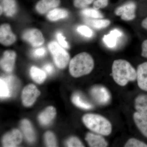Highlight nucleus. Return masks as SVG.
I'll return each mask as SVG.
<instances>
[{
  "label": "nucleus",
  "mask_w": 147,
  "mask_h": 147,
  "mask_svg": "<svg viewBox=\"0 0 147 147\" xmlns=\"http://www.w3.org/2000/svg\"><path fill=\"white\" fill-rule=\"evenodd\" d=\"M112 70L114 81L121 86H125L129 82L137 80V70L125 60L114 61Z\"/></svg>",
  "instance_id": "f257e3e1"
},
{
  "label": "nucleus",
  "mask_w": 147,
  "mask_h": 147,
  "mask_svg": "<svg viewBox=\"0 0 147 147\" xmlns=\"http://www.w3.org/2000/svg\"><path fill=\"white\" fill-rule=\"evenodd\" d=\"M94 66V61L90 54L85 52L80 53L70 61L69 73L74 77H81L90 73Z\"/></svg>",
  "instance_id": "f03ea898"
},
{
  "label": "nucleus",
  "mask_w": 147,
  "mask_h": 147,
  "mask_svg": "<svg viewBox=\"0 0 147 147\" xmlns=\"http://www.w3.org/2000/svg\"><path fill=\"white\" fill-rule=\"evenodd\" d=\"M82 120L87 128L95 133L108 136L112 132V124L103 116L97 114H87L83 116Z\"/></svg>",
  "instance_id": "7ed1b4c3"
},
{
  "label": "nucleus",
  "mask_w": 147,
  "mask_h": 147,
  "mask_svg": "<svg viewBox=\"0 0 147 147\" xmlns=\"http://www.w3.org/2000/svg\"><path fill=\"white\" fill-rule=\"evenodd\" d=\"M48 48L53 55L54 61L59 68L66 67L69 60V55L57 42L53 41L48 45Z\"/></svg>",
  "instance_id": "20e7f679"
},
{
  "label": "nucleus",
  "mask_w": 147,
  "mask_h": 147,
  "mask_svg": "<svg viewBox=\"0 0 147 147\" xmlns=\"http://www.w3.org/2000/svg\"><path fill=\"white\" fill-rule=\"evenodd\" d=\"M136 4L134 2L130 1L116 8L115 13L117 16H120L123 21H131L136 17Z\"/></svg>",
  "instance_id": "39448f33"
},
{
  "label": "nucleus",
  "mask_w": 147,
  "mask_h": 147,
  "mask_svg": "<svg viewBox=\"0 0 147 147\" xmlns=\"http://www.w3.org/2000/svg\"><path fill=\"white\" fill-rule=\"evenodd\" d=\"M40 94V92L33 84H29L25 87L22 93V102L24 106L29 107L35 102Z\"/></svg>",
  "instance_id": "423d86ee"
},
{
  "label": "nucleus",
  "mask_w": 147,
  "mask_h": 147,
  "mask_svg": "<svg viewBox=\"0 0 147 147\" xmlns=\"http://www.w3.org/2000/svg\"><path fill=\"white\" fill-rule=\"evenodd\" d=\"M24 40L28 41L33 47H38L44 42L42 32L38 29H30L24 32L22 35Z\"/></svg>",
  "instance_id": "0eeeda50"
},
{
  "label": "nucleus",
  "mask_w": 147,
  "mask_h": 147,
  "mask_svg": "<svg viewBox=\"0 0 147 147\" xmlns=\"http://www.w3.org/2000/svg\"><path fill=\"white\" fill-rule=\"evenodd\" d=\"M90 94L94 100L101 105L107 104L110 101L111 98L108 90L101 86L93 87L90 90Z\"/></svg>",
  "instance_id": "6e6552de"
},
{
  "label": "nucleus",
  "mask_w": 147,
  "mask_h": 147,
  "mask_svg": "<svg viewBox=\"0 0 147 147\" xmlns=\"http://www.w3.org/2000/svg\"><path fill=\"white\" fill-rule=\"evenodd\" d=\"M16 40V36L12 32L10 26L5 24L0 27V42L5 46L12 45Z\"/></svg>",
  "instance_id": "1a4fd4ad"
},
{
  "label": "nucleus",
  "mask_w": 147,
  "mask_h": 147,
  "mask_svg": "<svg viewBox=\"0 0 147 147\" xmlns=\"http://www.w3.org/2000/svg\"><path fill=\"white\" fill-rule=\"evenodd\" d=\"M22 135L21 132L17 129H13L7 133L3 139L4 147H16L22 142Z\"/></svg>",
  "instance_id": "9d476101"
},
{
  "label": "nucleus",
  "mask_w": 147,
  "mask_h": 147,
  "mask_svg": "<svg viewBox=\"0 0 147 147\" xmlns=\"http://www.w3.org/2000/svg\"><path fill=\"white\" fill-rule=\"evenodd\" d=\"M16 54L12 50H6L4 53L1 60V66L3 69L6 72L12 71L14 67Z\"/></svg>",
  "instance_id": "9b49d317"
},
{
  "label": "nucleus",
  "mask_w": 147,
  "mask_h": 147,
  "mask_svg": "<svg viewBox=\"0 0 147 147\" xmlns=\"http://www.w3.org/2000/svg\"><path fill=\"white\" fill-rule=\"evenodd\" d=\"M137 80L139 88L147 92V62L138 66L137 70Z\"/></svg>",
  "instance_id": "f8f14e48"
},
{
  "label": "nucleus",
  "mask_w": 147,
  "mask_h": 147,
  "mask_svg": "<svg viewBox=\"0 0 147 147\" xmlns=\"http://www.w3.org/2000/svg\"><path fill=\"white\" fill-rule=\"evenodd\" d=\"M86 140L90 147H106L108 146V142L102 135L97 133H88Z\"/></svg>",
  "instance_id": "ddd939ff"
},
{
  "label": "nucleus",
  "mask_w": 147,
  "mask_h": 147,
  "mask_svg": "<svg viewBox=\"0 0 147 147\" xmlns=\"http://www.w3.org/2000/svg\"><path fill=\"white\" fill-rule=\"evenodd\" d=\"M60 3V0H40L37 3L36 9L38 13L43 14L57 7Z\"/></svg>",
  "instance_id": "4468645a"
},
{
  "label": "nucleus",
  "mask_w": 147,
  "mask_h": 147,
  "mask_svg": "<svg viewBox=\"0 0 147 147\" xmlns=\"http://www.w3.org/2000/svg\"><path fill=\"white\" fill-rule=\"evenodd\" d=\"M133 119L139 131L147 138V115L136 112L133 115Z\"/></svg>",
  "instance_id": "2eb2a0df"
},
{
  "label": "nucleus",
  "mask_w": 147,
  "mask_h": 147,
  "mask_svg": "<svg viewBox=\"0 0 147 147\" xmlns=\"http://www.w3.org/2000/svg\"><path fill=\"white\" fill-rule=\"evenodd\" d=\"M56 110L53 106H49L42 112L38 116V120L42 125L49 124L55 117Z\"/></svg>",
  "instance_id": "dca6fc26"
},
{
  "label": "nucleus",
  "mask_w": 147,
  "mask_h": 147,
  "mask_svg": "<svg viewBox=\"0 0 147 147\" xmlns=\"http://www.w3.org/2000/svg\"><path fill=\"white\" fill-rule=\"evenodd\" d=\"M21 127L27 140L30 142H34L35 134L30 122L27 119L23 120L21 122Z\"/></svg>",
  "instance_id": "f3484780"
},
{
  "label": "nucleus",
  "mask_w": 147,
  "mask_h": 147,
  "mask_svg": "<svg viewBox=\"0 0 147 147\" xmlns=\"http://www.w3.org/2000/svg\"><path fill=\"white\" fill-rule=\"evenodd\" d=\"M122 35V34L120 31L115 29L111 31L109 34L104 36L103 41L108 47L113 48L117 44V38L121 36Z\"/></svg>",
  "instance_id": "a211bd4d"
},
{
  "label": "nucleus",
  "mask_w": 147,
  "mask_h": 147,
  "mask_svg": "<svg viewBox=\"0 0 147 147\" xmlns=\"http://www.w3.org/2000/svg\"><path fill=\"white\" fill-rule=\"evenodd\" d=\"M134 107L136 112L147 115V94L138 96L134 100Z\"/></svg>",
  "instance_id": "6ab92c4d"
},
{
  "label": "nucleus",
  "mask_w": 147,
  "mask_h": 147,
  "mask_svg": "<svg viewBox=\"0 0 147 147\" xmlns=\"http://www.w3.org/2000/svg\"><path fill=\"white\" fill-rule=\"evenodd\" d=\"M85 22L90 26L96 29H102L107 28L110 24V21L108 19L102 18H85Z\"/></svg>",
  "instance_id": "aec40b11"
},
{
  "label": "nucleus",
  "mask_w": 147,
  "mask_h": 147,
  "mask_svg": "<svg viewBox=\"0 0 147 147\" xmlns=\"http://www.w3.org/2000/svg\"><path fill=\"white\" fill-rule=\"evenodd\" d=\"M1 5L6 16H13L17 11V5L15 0H3Z\"/></svg>",
  "instance_id": "412c9836"
},
{
  "label": "nucleus",
  "mask_w": 147,
  "mask_h": 147,
  "mask_svg": "<svg viewBox=\"0 0 147 147\" xmlns=\"http://www.w3.org/2000/svg\"><path fill=\"white\" fill-rule=\"evenodd\" d=\"M71 101L74 105L82 109L90 110L93 108V105L84 99L79 93H76L73 94L71 97Z\"/></svg>",
  "instance_id": "4be33fe9"
},
{
  "label": "nucleus",
  "mask_w": 147,
  "mask_h": 147,
  "mask_svg": "<svg viewBox=\"0 0 147 147\" xmlns=\"http://www.w3.org/2000/svg\"><path fill=\"white\" fill-rule=\"evenodd\" d=\"M68 15V12L63 9L55 8L50 11L47 14V18L51 21H57L65 18Z\"/></svg>",
  "instance_id": "5701e85b"
},
{
  "label": "nucleus",
  "mask_w": 147,
  "mask_h": 147,
  "mask_svg": "<svg viewBox=\"0 0 147 147\" xmlns=\"http://www.w3.org/2000/svg\"><path fill=\"white\" fill-rule=\"evenodd\" d=\"M30 74L32 79L38 84L43 83L46 79V74L45 71L36 67H32L30 69Z\"/></svg>",
  "instance_id": "b1692460"
},
{
  "label": "nucleus",
  "mask_w": 147,
  "mask_h": 147,
  "mask_svg": "<svg viewBox=\"0 0 147 147\" xmlns=\"http://www.w3.org/2000/svg\"><path fill=\"white\" fill-rule=\"evenodd\" d=\"M10 88L3 78L0 79V96L1 98L10 97L11 95Z\"/></svg>",
  "instance_id": "393cba45"
},
{
  "label": "nucleus",
  "mask_w": 147,
  "mask_h": 147,
  "mask_svg": "<svg viewBox=\"0 0 147 147\" xmlns=\"http://www.w3.org/2000/svg\"><path fill=\"white\" fill-rule=\"evenodd\" d=\"M84 16L93 18H102L103 15L99 10L94 8H85L81 11Z\"/></svg>",
  "instance_id": "a878e982"
},
{
  "label": "nucleus",
  "mask_w": 147,
  "mask_h": 147,
  "mask_svg": "<svg viewBox=\"0 0 147 147\" xmlns=\"http://www.w3.org/2000/svg\"><path fill=\"white\" fill-rule=\"evenodd\" d=\"M45 140L47 147L57 146V141L53 132L50 131L46 132L45 134Z\"/></svg>",
  "instance_id": "bb28decb"
},
{
  "label": "nucleus",
  "mask_w": 147,
  "mask_h": 147,
  "mask_svg": "<svg viewBox=\"0 0 147 147\" xmlns=\"http://www.w3.org/2000/svg\"><path fill=\"white\" fill-rule=\"evenodd\" d=\"M124 147H147V144L135 138H131L125 143Z\"/></svg>",
  "instance_id": "cd10ccee"
},
{
  "label": "nucleus",
  "mask_w": 147,
  "mask_h": 147,
  "mask_svg": "<svg viewBox=\"0 0 147 147\" xmlns=\"http://www.w3.org/2000/svg\"><path fill=\"white\" fill-rule=\"evenodd\" d=\"M77 31L82 35L87 37H91L93 34V32L91 29L85 26H81L78 27Z\"/></svg>",
  "instance_id": "c85d7f7f"
},
{
  "label": "nucleus",
  "mask_w": 147,
  "mask_h": 147,
  "mask_svg": "<svg viewBox=\"0 0 147 147\" xmlns=\"http://www.w3.org/2000/svg\"><path fill=\"white\" fill-rule=\"evenodd\" d=\"M94 0H74V5L75 7L79 8H84L87 7Z\"/></svg>",
  "instance_id": "c756f323"
},
{
  "label": "nucleus",
  "mask_w": 147,
  "mask_h": 147,
  "mask_svg": "<svg viewBox=\"0 0 147 147\" xmlns=\"http://www.w3.org/2000/svg\"><path fill=\"white\" fill-rule=\"evenodd\" d=\"M67 146L69 147H84L81 141L76 137H71L66 142Z\"/></svg>",
  "instance_id": "7c9ffc66"
},
{
  "label": "nucleus",
  "mask_w": 147,
  "mask_h": 147,
  "mask_svg": "<svg viewBox=\"0 0 147 147\" xmlns=\"http://www.w3.org/2000/svg\"><path fill=\"white\" fill-rule=\"evenodd\" d=\"M108 0H94L93 2V8L99 10L105 8L108 5Z\"/></svg>",
  "instance_id": "2f4dec72"
},
{
  "label": "nucleus",
  "mask_w": 147,
  "mask_h": 147,
  "mask_svg": "<svg viewBox=\"0 0 147 147\" xmlns=\"http://www.w3.org/2000/svg\"><path fill=\"white\" fill-rule=\"evenodd\" d=\"M57 38L61 46L66 48H68L69 47L68 43L65 40V38L62 35L61 33H58L57 35Z\"/></svg>",
  "instance_id": "473e14b6"
},
{
  "label": "nucleus",
  "mask_w": 147,
  "mask_h": 147,
  "mask_svg": "<svg viewBox=\"0 0 147 147\" xmlns=\"http://www.w3.org/2000/svg\"><path fill=\"white\" fill-rule=\"evenodd\" d=\"M46 54V50L44 48L41 47L35 50L33 53V55L35 57L40 58L43 57Z\"/></svg>",
  "instance_id": "72a5a7b5"
},
{
  "label": "nucleus",
  "mask_w": 147,
  "mask_h": 147,
  "mask_svg": "<svg viewBox=\"0 0 147 147\" xmlns=\"http://www.w3.org/2000/svg\"><path fill=\"white\" fill-rule=\"evenodd\" d=\"M142 56L143 57L147 59V39L145 40L142 42Z\"/></svg>",
  "instance_id": "f704fd0d"
},
{
  "label": "nucleus",
  "mask_w": 147,
  "mask_h": 147,
  "mask_svg": "<svg viewBox=\"0 0 147 147\" xmlns=\"http://www.w3.org/2000/svg\"><path fill=\"white\" fill-rule=\"evenodd\" d=\"M43 68H44V70L49 74L53 73L54 71V67L51 64L48 63L45 65Z\"/></svg>",
  "instance_id": "c9c22d12"
},
{
  "label": "nucleus",
  "mask_w": 147,
  "mask_h": 147,
  "mask_svg": "<svg viewBox=\"0 0 147 147\" xmlns=\"http://www.w3.org/2000/svg\"><path fill=\"white\" fill-rule=\"evenodd\" d=\"M142 26L145 30H147V17L142 21Z\"/></svg>",
  "instance_id": "e433bc0d"
},
{
  "label": "nucleus",
  "mask_w": 147,
  "mask_h": 147,
  "mask_svg": "<svg viewBox=\"0 0 147 147\" xmlns=\"http://www.w3.org/2000/svg\"><path fill=\"white\" fill-rule=\"evenodd\" d=\"M0 8H1V14H2V12L3 11V9L2 8V6L1 5V7H0Z\"/></svg>",
  "instance_id": "4c0bfd02"
}]
</instances>
